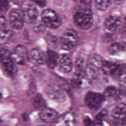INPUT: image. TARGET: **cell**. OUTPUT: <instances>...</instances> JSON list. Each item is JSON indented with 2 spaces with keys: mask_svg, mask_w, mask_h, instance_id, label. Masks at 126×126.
I'll return each instance as SVG.
<instances>
[{
  "mask_svg": "<svg viewBox=\"0 0 126 126\" xmlns=\"http://www.w3.org/2000/svg\"><path fill=\"white\" fill-rule=\"evenodd\" d=\"M119 66L116 63L108 61H103L100 69L106 75H114L118 70Z\"/></svg>",
  "mask_w": 126,
  "mask_h": 126,
  "instance_id": "cell-15",
  "label": "cell"
},
{
  "mask_svg": "<svg viewBox=\"0 0 126 126\" xmlns=\"http://www.w3.org/2000/svg\"><path fill=\"white\" fill-rule=\"evenodd\" d=\"M41 18L44 25L50 29H56L62 24L60 16L51 9L44 10L41 13Z\"/></svg>",
  "mask_w": 126,
  "mask_h": 126,
  "instance_id": "cell-3",
  "label": "cell"
},
{
  "mask_svg": "<svg viewBox=\"0 0 126 126\" xmlns=\"http://www.w3.org/2000/svg\"><path fill=\"white\" fill-rule=\"evenodd\" d=\"M44 27L41 25H38L34 27V30L35 32H40L43 31Z\"/></svg>",
  "mask_w": 126,
  "mask_h": 126,
  "instance_id": "cell-32",
  "label": "cell"
},
{
  "mask_svg": "<svg viewBox=\"0 0 126 126\" xmlns=\"http://www.w3.org/2000/svg\"><path fill=\"white\" fill-rule=\"evenodd\" d=\"M112 0H94L95 6L101 11L106 10L110 6Z\"/></svg>",
  "mask_w": 126,
  "mask_h": 126,
  "instance_id": "cell-22",
  "label": "cell"
},
{
  "mask_svg": "<svg viewBox=\"0 0 126 126\" xmlns=\"http://www.w3.org/2000/svg\"><path fill=\"white\" fill-rule=\"evenodd\" d=\"M33 105L35 109L41 110L46 107V103L42 95L40 94H37L34 98Z\"/></svg>",
  "mask_w": 126,
  "mask_h": 126,
  "instance_id": "cell-21",
  "label": "cell"
},
{
  "mask_svg": "<svg viewBox=\"0 0 126 126\" xmlns=\"http://www.w3.org/2000/svg\"><path fill=\"white\" fill-rule=\"evenodd\" d=\"M12 32L10 30L0 28V44L7 42L12 37Z\"/></svg>",
  "mask_w": 126,
  "mask_h": 126,
  "instance_id": "cell-20",
  "label": "cell"
},
{
  "mask_svg": "<svg viewBox=\"0 0 126 126\" xmlns=\"http://www.w3.org/2000/svg\"><path fill=\"white\" fill-rule=\"evenodd\" d=\"M11 57L15 63L18 64H25L28 61L29 56L27 48L22 45H18L11 53Z\"/></svg>",
  "mask_w": 126,
  "mask_h": 126,
  "instance_id": "cell-6",
  "label": "cell"
},
{
  "mask_svg": "<svg viewBox=\"0 0 126 126\" xmlns=\"http://www.w3.org/2000/svg\"><path fill=\"white\" fill-rule=\"evenodd\" d=\"M46 40L48 43L54 48L56 47L58 44V38L53 35L48 34L46 36Z\"/></svg>",
  "mask_w": 126,
  "mask_h": 126,
  "instance_id": "cell-25",
  "label": "cell"
},
{
  "mask_svg": "<svg viewBox=\"0 0 126 126\" xmlns=\"http://www.w3.org/2000/svg\"><path fill=\"white\" fill-rule=\"evenodd\" d=\"M117 1H120V0H116Z\"/></svg>",
  "mask_w": 126,
  "mask_h": 126,
  "instance_id": "cell-34",
  "label": "cell"
},
{
  "mask_svg": "<svg viewBox=\"0 0 126 126\" xmlns=\"http://www.w3.org/2000/svg\"><path fill=\"white\" fill-rule=\"evenodd\" d=\"M30 54L32 59L37 63L43 64L46 63V55L41 50L33 48L31 50Z\"/></svg>",
  "mask_w": 126,
  "mask_h": 126,
  "instance_id": "cell-14",
  "label": "cell"
},
{
  "mask_svg": "<svg viewBox=\"0 0 126 126\" xmlns=\"http://www.w3.org/2000/svg\"><path fill=\"white\" fill-rule=\"evenodd\" d=\"M0 67L7 76H13L17 72V68L11 57V53L6 48L0 49Z\"/></svg>",
  "mask_w": 126,
  "mask_h": 126,
  "instance_id": "cell-2",
  "label": "cell"
},
{
  "mask_svg": "<svg viewBox=\"0 0 126 126\" xmlns=\"http://www.w3.org/2000/svg\"><path fill=\"white\" fill-rule=\"evenodd\" d=\"M8 7L7 0H0V11H6Z\"/></svg>",
  "mask_w": 126,
  "mask_h": 126,
  "instance_id": "cell-27",
  "label": "cell"
},
{
  "mask_svg": "<svg viewBox=\"0 0 126 126\" xmlns=\"http://www.w3.org/2000/svg\"><path fill=\"white\" fill-rule=\"evenodd\" d=\"M126 44L125 42H116L112 44L109 47V52L112 54H116L120 52L125 51Z\"/></svg>",
  "mask_w": 126,
  "mask_h": 126,
  "instance_id": "cell-19",
  "label": "cell"
},
{
  "mask_svg": "<svg viewBox=\"0 0 126 126\" xmlns=\"http://www.w3.org/2000/svg\"><path fill=\"white\" fill-rule=\"evenodd\" d=\"M47 95L51 99L57 102H63L65 99V95L62 89L55 84H50L47 87Z\"/></svg>",
  "mask_w": 126,
  "mask_h": 126,
  "instance_id": "cell-8",
  "label": "cell"
},
{
  "mask_svg": "<svg viewBox=\"0 0 126 126\" xmlns=\"http://www.w3.org/2000/svg\"><path fill=\"white\" fill-rule=\"evenodd\" d=\"M123 26V19L118 16H109L104 22L105 28L110 32H115L119 31Z\"/></svg>",
  "mask_w": 126,
  "mask_h": 126,
  "instance_id": "cell-10",
  "label": "cell"
},
{
  "mask_svg": "<svg viewBox=\"0 0 126 126\" xmlns=\"http://www.w3.org/2000/svg\"><path fill=\"white\" fill-rule=\"evenodd\" d=\"M76 3H78V4H81V5H84L87 6L90 5L91 3L92 0H74Z\"/></svg>",
  "mask_w": 126,
  "mask_h": 126,
  "instance_id": "cell-29",
  "label": "cell"
},
{
  "mask_svg": "<svg viewBox=\"0 0 126 126\" xmlns=\"http://www.w3.org/2000/svg\"><path fill=\"white\" fill-rule=\"evenodd\" d=\"M78 36L76 31L69 29L63 34L60 39V45L62 49L69 50L74 47L78 43Z\"/></svg>",
  "mask_w": 126,
  "mask_h": 126,
  "instance_id": "cell-4",
  "label": "cell"
},
{
  "mask_svg": "<svg viewBox=\"0 0 126 126\" xmlns=\"http://www.w3.org/2000/svg\"><path fill=\"white\" fill-rule=\"evenodd\" d=\"M39 116L41 120L47 123H56L59 117L56 110L46 107L41 109Z\"/></svg>",
  "mask_w": 126,
  "mask_h": 126,
  "instance_id": "cell-11",
  "label": "cell"
},
{
  "mask_svg": "<svg viewBox=\"0 0 126 126\" xmlns=\"http://www.w3.org/2000/svg\"><path fill=\"white\" fill-rule=\"evenodd\" d=\"M59 125L63 126H71L75 123L74 115L70 113H66L61 116L59 117L57 122Z\"/></svg>",
  "mask_w": 126,
  "mask_h": 126,
  "instance_id": "cell-17",
  "label": "cell"
},
{
  "mask_svg": "<svg viewBox=\"0 0 126 126\" xmlns=\"http://www.w3.org/2000/svg\"><path fill=\"white\" fill-rule=\"evenodd\" d=\"M107 114V111L106 110L103 109L100 111L99 113L95 117V121L97 123H100L102 120L104 118Z\"/></svg>",
  "mask_w": 126,
  "mask_h": 126,
  "instance_id": "cell-26",
  "label": "cell"
},
{
  "mask_svg": "<svg viewBox=\"0 0 126 126\" xmlns=\"http://www.w3.org/2000/svg\"><path fill=\"white\" fill-rule=\"evenodd\" d=\"M10 24L12 28L15 30L21 29L24 23V20L22 11L17 9L11 10L9 14Z\"/></svg>",
  "mask_w": 126,
  "mask_h": 126,
  "instance_id": "cell-9",
  "label": "cell"
},
{
  "mask_svg": "<svg viewBox=\"0 0 126 126\" xmlns=\"http://www.w3.org/2000/svg\"><path fill=\"white\" fill-rule=\"evenodd\" d=\"M119 83L123 87L126 86V73L125 72L122 73L119 76Z\"/></svg>",
  "mask_w": 126,
  "mask_h": 126,
  "instance_id": "cell-28",
  "label": "cell"
},
{
  "mask_svg": "<svg viewBox=\"0 0 126 126\" xmlns=\"http://www.w3.org/2000/svg\"><path fill=\"white\" fill-rule=\"evenodd\" d=\"M84 123L86 125H91L93 124V122H92V121L89 118H86L84 120Z\"/></svg>",
  "mask_w": 126,
  "mask_h": 126,
  "instance_id": "cell-33",
  "label": "cell"
},
{
  "mask_svg": "<svg viewBox=\"0 0 126 126\" xmlns=\"http://www.w3.org/2000/svg\"><path fill=\"white\" fill-rule=\"evenodd\" d=\"M58 64L60 70L64 73L69 72L73 67L72 61L66 54H63L59 56Z\"/></svg>",
  "mask_w": 126,
  "mask_h": 126,
  "instance_id": "cell-12",
  "label": "cell"
},
{
  "mask_svg": "<svg viewBox=\"0 0 126 126\" xmlns=\"http://www.w3.org/2000/svg\"><path fill=\"white\" fill-rule=\"evenodd\" d=\"M105 100L103 94L94 92H89L85 97L86 105L91 109L97 110L100 108Z\"/></svg>",
  "mask_w": 126,
  "mask_h": 126,
  "instance_id": "cell-5",
  "label": "cell"
},
{
  "mask_svg": "<svg viewBox=\"0 0 126 126\" xmlns=\"http://www.w3.org/2000/svg\"><path fill=\"white\" fill-rule=\"evenodd\" d=\"M5 24V19L4 17L0 13V28H2Z\"/></svg>",
  "mask_w": 126,
  "mask_h": 126,
  "instance_id": "cell-31",
  "label": "cell"
},
{
  "mask_svg": "<svg viewBox=\"0 0 126 126\" xmlns=\"http://www.w3.org/2000/svg\"><path fill=\"white\" fill-rule=\"evenodd\" d=\"M126 104L121 103L113 109L112 112V116L115 119L123 120L126 119Z\"/></svg>",
  "mask_w": 126,
  "mask_h": 126,
  "instance_id": "cell-13",
  "label": "cell"
},
{
  "mask_svg": "<svg viewBox=\"0 0 126 126\" xmlns=\"http://www.w3.org/2000/svg\"><path fill=\"white\" fill-rule=\"evenodd\" d=\"M117 92V90L115 86H109L105 88L103 95L105 97H112L116 94Z\"/></svg>",
  "mask_w": 126,
  "mask_h": 126,
  "instance_id": "cell-23",
  "label": "cell"
},
{
  "mask_svg": "<svg viewBox=\"0 0 126 126\" xmlns=\"http://www.w3.org/2000/svg\"></svg>",
  "mask_w": 126,
  "mask_h": 126,
  "instance_id": "cell-35",
  "label": "cell"
},
{
  "mask_svg": "<svg viewBox=\"0 0 126 126\" xmlns=\"http://www.w3.org/2000/svg\"><path fill=\"white\" fill-rule=\"evenodd\" d=\"M22 12L24 21L29 24L35 22L38 15L37 8L33 4L30 3L23 5Z\"/></svg>",
  "mask_w": 126,
  "mask_h": 126,
  "instance_id": "cell-7",
  "label": "cell"
},
{
  "mask_svg": "<svg viewBox=\"0 0 126 126\" xmlns=\"http://www.w3.org/2000/svg\"><path fill=\"white\" fill-rule=\"evenodd\" d=\"M100 69L93 63H89L85 67V75L89 79H94L98 76Z\"/></svg>",
  "mask_w": 126,
  "mask_h": 126,
  "instance_id": "cell-18",
  "label": "cell"
},
{
  "mask_svg": "<svg viewBox=\"0 0 126 126\" xmlns=\"http://www.w3.org/2000/svg\"><path fill=\"white\" fill-rule=\"evenodd\" d=\"M59 56L54 51L49 50L47 52L46 63L51 69H53L58 65Z\"/></svg>",
  "mask_w": 126,
  "mask_h": 126,
  "instance_id": "cell-16",
  "label": "cell"
},
{
  "mask_svg": "<svg viewBox=\"0 0 126 126\" xmlns=\"http://www.w3.org/2000/svg\"><path fill=\"white\" fill-rule=\"evenodd\" d=\"M73 19L75 25L79 28L90 29L93 23V13L90 6L78 4L74 8Z\"/></svg>",
  "mask_w": 126,
  "mask_h": 126,
  "instance_id": "cell-1",
  "label": "cell"
},
{
  "mask_svg": "<svg viewBox=\"0 0 126 126\" xmlns=\"http://www.w3.org/2000/svg\"><path fill=\"white\" fill-rule=\"evenodd\" d=\"M40 7H44L46 5L45 0H31Z\"/></svg>",
  "mask_w": 126,
  "mask_h": 126,
  "instance_id": "cell-30",
  "label": "cell"
},
{
  "mask_svg": "<svg viewBox=\"0 0 126 126\" xmlns=\"http://www.w3.org/2000/svg\"><path fill=\"white\" fill-rule=\"evenodd\" d=\"M103 61L102 60V59L100 56L98 55H94L92 56L90 58L89 63H92L99 68H101Z\"/></svg>",
  "mask_w": 126,
  "mask_h": 126,
  "instance_id": "cell-24",
  "label": "cell"
}]
</instances>
